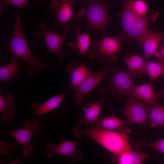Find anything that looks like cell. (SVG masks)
Here are the masks:
<instances>
[{
  "label": "cell",
  "mask_w": 164,
  "mask_h": 164,
  "mask_svg": "<svg viewBox=\"0 0 164 164\" xmlns=\"http://www.w3.org/2000/svg\"><path fill=\"white\" fill-rule=\"evenodd\" d=\"M104 100L103 99L100 101H95L94 103H87V107L83 109L84 114L82 117L78 119V123L85 125H91L98 121Z\"/></svg>",
  "instance_id": "ac0fdd59"
},
{
  "label": "cell",
  "mask_w": 164,
  "mask_h": 164,
  "mask_svg": "<svg viewBox=\"0 0 164 164\" xmlns=\"http://www.w3.org/2000/svg\"><path fill=\"white\" fill-rule=\"evenodd\" d=\"M107 69H104L96 73H93L81 83L72 88L73 97L75 103L80 106L84 96L94 88L103 79L107 73Z\"/></svg>",
  "instance_id": "8fae6325"
},
{
  "label": "cell",
  "mask_w": 164,
  "mask_h": 164,
  "mask_svg": "<svg viewBox=\"0 0 164 164\" xmlns=\"http://www.w3.org/2000/svg\"><path fill=\"white\" fill-rule=\"evenodd\" d=\"M149 156L148 153L139 152L131 148L121 153L113 155L111 161L120 164H139L143 163Z\"/></svg>",
  "instance_id": "9a60e30c"
},
{
  "label": "cell",
  "mask_w": 164,
  "mask_h": 164,
  "mask_svg": "<svg viewBox=\"0 0 164 164\" xmlns=\"http://www.w3.org/2000/svg\"><path fill=\"white\" fill-rule=\"evenodd\" d=\"M129 95V97L142 101L149 105H152L157 104L159 100L164 96V91H156L149 83L140 85L135 84Z\"/></svg>",
  "instance_id": "7c38bea8"
},
{
  "label": "cell",
  "mask_w": 164,
  "mask_h": 164,
  "mask_svg": "<svg viewBox=\"0 0 164 164\" xmlns=\"http://www.w3.org/2000/svg\"><path fill=\"white\" fill-rule=\"evenodd\" d=\"M15 97L9 93L3 95L0 94V112L2 115L1 120L6 122L12 120L15 112Z\"/></svg>",
  "instance_id": "ffe728a7"
},
{
  "label": "cell",
  "mask_w": 164,
  "mask_h": 164,
  "mask_svg": "<svg viewBox=\"0 0 164 164\" xmlns=\"http://www.w3.org/2000/svg\"><path fill=\"white\" fill-rule=\"evenodd\" d=\"M29 0H0V13L2 14L4 9H6L8 5H12L17 8L23 9Z\"/></svg>",
  "instance_id": "f1b7e54d"
},
{
  "label": "cell",
  "mask_w": 164,
  "mask_h": 164,
  "mask_svg": "<svg viewBox=\"0 0 164 164\" xmlns=\"http://www.w3.org/2000/svg\"><path fill=\"white\" fill-rule=\"evenodd\" d=\"M16 141L12 143H6L2 140L0 141V152L3 155H9L10 151L16 148L18 145Z\"/></svg>",
  "instance_id": "f546056e"
},
{
  "label": "cell",
  "mask_w": 164,
  "mask_h": 164,
  "mask_svg": "<svg viewBox=\"0 0 164 164\" xmlns=\"http://www.w3.org/2000/svg\"><path fill=\"white\" fill-rule=\"evenodd\" d=\"M75 136L78 138L88 137L112 153L117 155L131 148L127 133L111 131L98 127L86 128L76 124L73 128Z\"/></svg>",
  "instance_id": "7a4b0ae2"
},
{
  "label": "cell",
  "mask_w": 164,
  "mask_h": 164,
  "mask_svg": "<svg viewBox=\"0 0 164 164\" xmlns=\"http://www.w3.org/2000/svg\"><path fill=\"white\" fill-rule=\"evenodd\" d=\"M149 106L144 102H137L129 97L121 111L128 123L145 126L148 124Z\"/></svg>",
  "instance_id": "52a82bcc"
},
{
  "label": "cell",
  "mask_w": 164,
  "mask_h": 164,
  "mask_svg": "<svg viewBox=\"0 0 164 164\" xmlns=\"http://www.w3.org/2000/svg\"><path fill=\"white\" fill-rule=\"evenodd\" d=\"M159 14L156 12L149 15L138 17L128 30L126 33L121 34L123 40L130 38L138 42L149 29V26L150 21L155 20Z\"/></svg>",
  "instance_id": "4fadbf2b"
},
{
  "label": "cell",
  "mask_w": 164,
  "mask_h": 164,
  "mask_svg": "<svg viewBox=\"0 0 164 164\" xmlns=\"http://www.w3.org/2000/svg\"><path fill=\"white\" fill-rule=\"evenodd\" d=\"M134 147L138 150L144 148H148L164 154V138L150 142L145 140L138 141L135 143Z\"/></svg>",
  "instance_id": "4316f807"
},
{
  "label": "cell",
  "mask_w": 164,
  "mask_h": 164,
  "mask_svg": "<svg viewBox=\"0 0 164 164\" xmlns=\"http://www.w3.org/2000/svg\"><path fill=\"white\" fill-rule=\"evenodd\" d=\"M121 22L123 29L122 33H126L138 17L129 7L125 4L120 13Z\"/></svg>",
  "instance_id": "d4e9b609"
},
{
  "label": "cell",
  "mask_w": 164,
  "mask_h": 164,
  "mask_svg": "<svg viewBox=\"0 0 164 164\" xmlns=\"http://www.w3.org/2000/svg\"><path fill=\"white\" fill-rule=\"evenodd\" d=\"M23 127L22 129L9 130L8 132L22 148L23 155L27 157L33 149L30 144V142L39 129L40 125L38 121L33 119L25 121L23 124Z\"/></svg>",
  "instance_id": "8992f818"
},
{
  "label": "cell",
  "mask_w": 164,
  "mask_h": 164,
  "mask_svg": "<svg viewBox=\"0 0 164 164\" xmlns=\"http://www.w3.org/2000/svg\"><path fill=\"white\" fill-rule=\"evenodd\" d=\"M6 49L11 55V59L21 60L29 66L28 74L33 76L36 71H41L50 67L51 63H43L39 61L32 52L23 31V24L18 11L15 14V26L12 37L5 44Z\"/></svg>",
  "instance_id": "6da1fadb"
},
{
  "label": "cell",
  "mask_w": 164,
  "mask_h": 164,
  "mask_svg": "<svg viewBox=\"0 0 164 164\" xmlns=\"http://www.w3.org/2000/svg\"></svg>",
  "instance_id": "d6a6232c"
},
{
  "label": "cell",
  "mask_w": 164,
  "mask_h": 164,
  "mask_svg": "<svg viewBox=\"0 0 164 164\" xmlns=\"http://www.w3.org/2000/svg\"><path fill=\"white\" fill-rule=\"evenodd\" d=\"M123 40L121 35L118 37L105 36L96 42L92 37L88 51L89 56L91 58L95 57L99 61L103 58L115 61L117 60L115 54L119 53L121 43Z\"/></svg>",
  "instance_id": "277c9868"
},
{
  "label": "cell",
  "mask_w": 164,
  "mask_h": 164,
  "mask_svg": "<svg viewBox=\"0 0 164 164\" xmlns=\"http://www.w3.org/2000/svg\"><path fill=\"white\" fill-rule=\"evenodd\" d=\"M134 77L128 72L115 70L111 73L110 88L119 100L124 95H129L135 85Z\"/></svg>",
  "instance_id": "9c48e42d"
},
{
  "label": "cell",
  "mask_w": 164,
  "mask_h": 164,
  "mask_svg": "<svg viewBox=\"0 0 164 164\" xmlns=\"http://www.w3.org/2000/svg\"><path fill=\"white\" fill-rule=\"evenodd\" d=\"M18 60L12 59L9 64L0 67V81L1 83L9 84L13 77L19 69Z\"/></svg>",
  "instance_id": "cb8c5ba5"
},
{
  "label": "cell",
  "mask_w": 164,
  "mask_h": 164,
  "mask_svg": "<svg viewBox=\"0 0 164 164\" xmlns=\"http://www.w3.org/2000/svg\"><path fill=\"white\" fill-rule=\"evenodd\" d=\"M67 32H63L58 34L51 32L45 23H41L37 26L35 33L36 38H42L46 43L48 51L57 57L58 60L62 61L65 55L62 49L63 41L67 35Z\"/></svg>",
  "instance_id": "5b68a950"
},
{
  "label": "cell",
  "mask_w": 164,
  "mask_h": 164,
  "mask_svg": "<svg viewBox=\"0 0 164 164\" xmlns=\"http://www.w3.org/2000/svg\"><path fill=\"white\" fill-rule=\"evenodd\" d=\"M69 90L68 88L63 93L51 97L42 104L38 102L32 104L31 106L34 109V114L39 117L58 108Z\"/></svg>",
  "instance_id": "d6986e66"
},
{
  "label": "cell",
  "mask_w": 164,
  "mask_h": 164,
  "mask_svg": "<svg viewBox=\"0 0 164 164\" xmlns=\"http://www.w3.org/2000/svg\"><path fill=\"white\" fill-rule=\"evenodd\" d=\"M76 18L78 20L84 18L88 30H99L101 31L103 36H105V26L109 18L106 9L99 0H94L86 8L80 9L76 15Z\"/></svg>",
  "instance_id": "3957f363"
},
{
  "label": "cell",
  "mask_w": 164,
  "mask_h": 164,
  "mask_svg": "<svg viewBox=\"0 0 164 164\" xmlns=\"http://www.w3.org/2000/svg\"><path fill=\"white\" fill-rule=\"evenodd\" d=\"M148 124L151 128L157 127L164 129V105L156 104L151 105Z\"/></svg>",
  "instance_id": "603a6c76"
},
{
  "label": "cell",
  "mask_w": 164,
  "mask_h": 164,
  "mask_svg": "<svg viewBox=\"0 0 164 164\" xmlns=\"http://www.w3.org/2000/svg\"><path fill=\"white\" fill-rule=\"evenodd\" d=\"M74 0H51L49 8L53 12L54 24L60 26L63 32H67L70 27L67 25L73 15L71 5Z\"/></svg>",
  "instance_id": "ba28073f"
},
{
  "label": "cell",
  "mask_w": 164,
  "mask_h": 164,
  "mask_svg": "<svg viewBox=\"0 0 164 164\" xmlns=\"http://www.w3.org/2000/svg\"><path fill=\"white\" fill-rule=\"evenodd\" d=\"M91 127H98L106 130L125 132L128 133L130 130L127 127L125 122L114 114L105 118L99 119L90 125Z\"/></svg>",
  "instance_id": "44dd1931"
},
{
  "label": "cell",
  "mask_w": 164,
  "mask_h": 164,
  "mask_svg": "<svg viewBox=\"0 0 164 164\" xmlns=\"http://www.w3.org/2000/svg\"><path fill=\"white\" fill-rule=\"evenodd\" d=\"M73 30L76 34V39L69 43V46L78 55L84 54L89 49L92 37L88 32H81L80 29L76 26L73 27Z\"/></svg>",
  "instance_id": "e0dca14e"
},
{
  "label": "cell",
  "mask_w": 164,
  "mask_h": 164,
  "mask_svg": "<svg viewBox=\"0 0 164 164\" xmlns=\"http://www.w3.org/2000/svg\"><path fill=\"white\" fill-rule=\"evenodd\" d=\"M127 3L138 17L146 15L148 7L144 0H130Z\"/></svg>",
  "instance_id": "83f0119b"
},
{
  "label": "cell",
  "mask_w": 164,
  "mask_h": 164,
  "mask_svg": "<svg viewBox=\"0 0 164 164\" xmlns=\"http://www.w3.org/2000/svg\"><path fill=\"white\" fill-rule=\"evenodd\" d=\"M146 60L145 56L133 55L127 57L125 61L128 70L134 77L139 78L141 74L145 72V67Z\"/></svg>",
  "instance_id": "7402d4cb"
},
{
  "label": "cell",
  "mask_w": 164,
  "mask_h": 164,
  "mask_svg": "<svg viewBox=\"0 0 164 164\" xmlns=\"http://www.w3.org/2000/svg\"><path fill=\"white\" fill-rule=\"evenodd\" d=\"M159 62L164 63V45L162 46L160 50L155 54Z\"/></svg>",
  "instance_id": "4dcf8cb0"
},
{
  "label": "cell",
  "mask_w": 164,
  "mask_h": 164,
  "mask_svg": "<svg viewBox=\"0 0 164 164\" xmlns=\"http://www.w3.org/2000/svg\"><path fill=\"white\" fill-rule=\"evenodd\" d=\"M46 153L49 158H53L56 155L69 157L73 162L79 161L82 155L81 151L78 147L77 143L67 140L63 141L57 145L51 142L48 143L46 147Z\"/></svg>",
  "instance_id": "30bf717a"
},
{
  "label": "cell",
  "mask_w": 164,
  "mask_h": 164,
  "mask_svg": "<svg viewBox=\"0 0 164 164\" xmlns=\"http://www.w3.org/2000/svg\"><path fill=\"white\" fill-rule=\"evenodd\" d=\"M145 71L150 79H155L160 76L164 75V63L146 60Z\"/></svg>",
  "instance_id": "484cf974"
},
{
  "label": "cell",
  "mask_w": 164,
  "mask_h": 164,
  "mask_svg": "<svg viewBox=\"0 0 164 164\" xmlns=\"http://www.w3.org/2000/svg\"><path fill=\"white\" fill-rule=\"evenodd\" d=\"M15 163L14 164H18L19 162L16 161H14L12 162L11 163L12 164H14V163Z\"/></svg>",
  "instance_id": "1f68e13d"
},
{
  "label": "cell",
  "mask_w": 164,
  "mask_h": 164,
  "mask_svg": "<svg viewBox=\"0 0 164 164\" xmlns=\"http://www.w3.org/2000/svg\"><path fill=\"white\" fill-rule=\"evenodd\" d=\"M164 41V33L154 32L149 29L137 42L143 49L145 57L155 55L161 41Z\"/></svg>",
  "instance_id": "5bb4252c"
},
{
  "label": "cell",
  "mask_w": 164,
  "mask_h": 164,
  "mask_svg": "<svg viewBox=\"0 0 164 164\" xmlns=\"http://www.w3.org/2000/svg\"><path fill=\"white\" fill-rule=\"evenodd\" d=\"M66 70L67 73L71 76L69 90L77 86L93 73L84 64L78 66L77 62L73 61L69 64Z\"/></svg>",
  "instance_id": "2e32d148"
}]
</instances>
